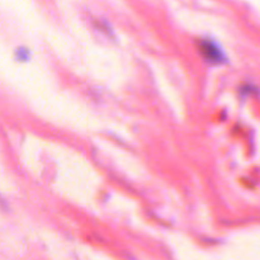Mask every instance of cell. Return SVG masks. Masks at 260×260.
Wrapping results in <instances>:
<instances>
[{"label":"cell","mask_w":260,"mask_h":260,"mask_svg":"<svg viewBox=\"0 0 260 260\" xmlns=\"http://www.w3.org/2000/svg\"><path fill=\"white\" fill-rule=\"evenodd\" d=\"M201 51H202V55L205 56L207 60L212 61V62H221L223 60V53L220 50L218 46H216L215 43L211 42V41H202L200 46Z\"/></svg>","instance_id":"1"}]
</instances>
